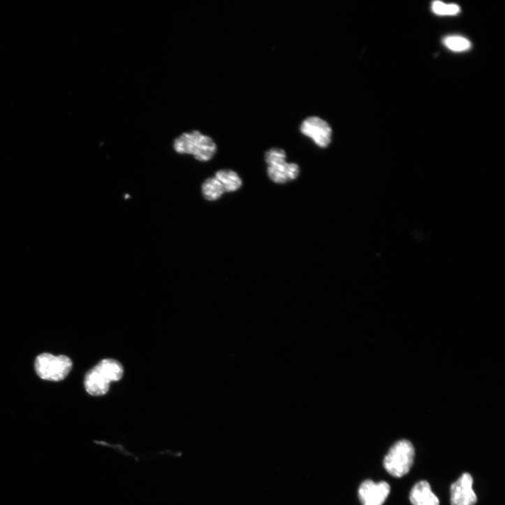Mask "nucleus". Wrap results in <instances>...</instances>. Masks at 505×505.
I'll return each instance as SVG.
<instances>
[{"mask_svg": "<svg viewBox=\"0 0 505 505\" xmlns=\"http://www.w3.org/2000/svg\"><path fill=\"white\" fill-rule=\"evenodd\" d=\"M123 374V367L118 361L103 360L86 374L85 388L92 396L105 395L109 390L110 384L120 381Z\"/></svg>", "mask_w": 505, "mask_h": 505, "instance_id": "1", "label": "nucleus"}, {"mask_svg": "<svg viewBox=\"0 0 505 505\" xmlns=\"http://www.w3.org/2000/svg\"><path fill=\"white\" fill-rule=\"evenodd\" d=\"M175 149L182 154H192L200 161L211 160L217 152L214 140L199 131L182 134L175 140Z\"/></svg>", "mask_w": 505, "mask_h": 505, "instance_id": "2", "label": "nucleus"}, {"mask_svg": "<svg viewBox=\"0 0 505 505\" xmlns=\"http://www.w3.org/2000/svg\"><path fill=\"white\" fill-rule=\"evenodd\" d=\"M268 164V175L275 184H284L296 180L300 174V167L295 163L286 161V153L281 148H272L265 154Z\"/></svg>", "mask_w": 505, "mask_h": 505, "instance_id": "3", "label": "nucleus"}, {"mask_svg": "<svg viewBox=\"0 0 505 505\" xmlns=\"http://www.w3.org/2000/svg\"><path fill=\"white\" fill-rule=\"evenodd\" d=\"M415 449L408 440L397 441L386 456L383 464L387 471L393 476L402 477L411 469L414 460Z\"/></svg>", "mask_w": 505, "mask_h": 505, "instance_id": "4", "label": "nucleus"}, {"mask_svg": "<svg viewBox=\"0 0 505 505\" xmlns=\"http://www.w3.org/2000/svg\"><path fill=\"white\" fill-rule=\"evenodd\" d=\"M38 376L45 381H61L70 374L73 368L71 360L64 356H54L49 353L39 356L35 362Z\"/></svg>", "mask_w": 505, "mask_h": 505, "instance_id": "5", "label": "nucleus"}, {"mask_svg": "<svg viewBox=\"0 0 505 505\" xmlns=\"http://www.w3.org/2000/svg\"><path fill=\"white\" fill-rule=\"evenodd\" d=\"M301 133L310 138L321 148H326L331 143L332 130L323 119L310 116L305 119L300 126Z\"/></svg>", "mask_w": 505, "mask_h": 505, "instance_id": "6", "label": "nucleus"}, {"mask_svg": "<svg viewBox=\"0 0 505 505\" xmlns=\"http://www.w3.org/2000/svg\"><path fill=\"white\" fill-rule=\"evenodd\" d=\"M473 478L469 473H464L451 487V503L452 505H474L477 497L472 488Z\"/></svg>", "mask_w": 505, "mask_h": 505, "instance_id": "7", "label": "nucleus"}, {"mask_svg": "<svg viewBox=\"0 0 505 505\" xmlns=\"http://www.w3.org/2000/svg\"><path fill=\"white\" fill-rule=\"evenodd\" d=\"M390 492V486L387 482L367 480L360 487L359 497L363 505H383Z\"/></svg>", "mask_w": 505, "mask_h": 505, "instance_id": "8", "label": "nucleus"}, {"mask_svg": "<svg viewBox=\"0 0 505 505\" xmlns=\"http://www.w3.org/2000/svg\"><path fill=\"white\" fill-rule=\"evenodd\" d=\"M410 500L413 505H439V498L426 481H421L413 486L410 493Z\"/></svg>", "mask_w": 505, "mask_h": 505, "instance_id": "9", "label": "nucleus"}, {"mask_svg": "<svg viewBox=\"0 0 505 505\" xmlns=\"http://www.w3.org/2000/svg\"><path fill=\"white\" fill-rule=\"evenodd\" d=\"M215 177L223 186L225 192H235L238 191L242 185V181L240 176L233 170H220L216 174Z\"/></svg>", "mask_w": 505, "mask_h": 505, "instance_id": "10", "label": "nucleus"}, {"mask_svg": "<svg viewBox=\"0 0 505 505\" xmlns=\"http://www.w3.org/2000/svg\"><path fill=\"white\" fill-rule=\"evenodd\" d=\"M225 190L216 177L210 178L203 186V194L209 201H216L222 197Z\"/></svg>", "mask_w": 505, "mask_h": 505, "instance_id": "11", "label": "nucleus"}, {"mask_svg": "<svg viewBox=\"0 0 505 505\" xmlns=\"http://www.w3.org/2000/svg\"><path fill=\"white\" fill-rule=\"evenodd\" d=\"M444 46L455 52H463L471 49V44L467 38L459 36H451L443 41Z\"/></svg>", "mask_w": 505, "mask_h": 505, "instance_id": "12", "label": "nucleus"}, {"mask_svg": "<svg viewBox=\"0 0 505 505\" xmlns=\"http://www.w3.org/2000/svg\"><path fill=\"white\" fill-rule=\"evenodd\" d=\"M433 13L439 16H455L460 13V8L455 4H446L440 1L432 3Z\"/></svg>", "mask_w": 505, "mask_h": 505, "instance_id": "13", "label": "nucleus"}]
</instances>
